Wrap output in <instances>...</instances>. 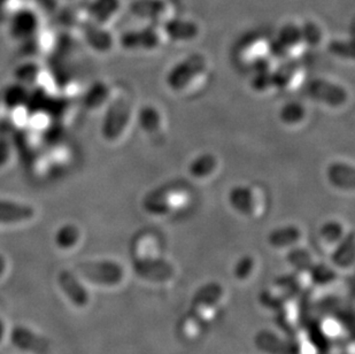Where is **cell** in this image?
<instances>
[{"instance_id": "4dcf8cb0", "label": "cell", "mask_w": 355, "mask_h": 354, "mask_svg": "<svg viewBox=\"0 0 355 354\" xmlns=\"http://www.w3.org/2000/svg\"><path fill=\"white\" fill-rule=\"evenodd\" d=\"M78 231L74 227H66L58 234V243L61 246H71L78 241Z\"/></svg>"}, {"instance_id": "3957f363", "label": "cell", "mask_w": 355, "mask_h": 354, "mask_svg": "<svg viewBox=\"0 0 355 354\" xmlns=\"http://www.w3.org/2000/svg\"><path fill=\"white\" fill-rule=\"evenodd\" d=\"M131 108L125 98H118L108 107L103 124V135L108 141L120 137L130 120Z\"/></svg>"}, {"instance_id": "ac0fdd59", "label": "cell", "mask_w": 355, "mask_h": 354, "mask_svg": "<svg viewBox=\"0 0 355 354\" xmlns=\"http://www.w3.org/2000/svg\"><path fill=\"white\" fill-rule=\"evenodd\" d=\"M138 124L148 134L157 133L161 127L160 112L150 105L143 107L138 113Z\"/></svg>"}, {"instance_id": "83f0119b", "label": "cell", "mask_w": 355, "mask_h": 354, "mask_svg": "<svg viewBox=\"0 0 355 354\" xmlns=\"http://www.w3.org/2000/svg\"><path fill=\"white\" fill-rule=\"evenodd\" d=\"M329 51L343 59H353L354 58L353 43L346 42V40H332L329 44Z\"/></svg>"}, {"instance_id": "f1b7e54d", "label": "cell", "mask_w": 355, "mask_h": 354, "mask_svg": "<svg viewBox=\"0 0 355 354\" xmlns=\"http://www.w3.org/2000/svg\"><path fill=\"white\" fill-rule=\"evenodd\" d=\"M251 87L253 90L261 92L267 90L270 87H274L272 81V71H255V75L251 81Z\"/></svg>"}, {"instance_id": "277c9868", "label": "cell", "mask_w": 355, "mask_h": 354, "mask_svg": "<svg viewBox=\"0 0 355 354\" xmlns=\"http://www.w3.org/2000/svg\"><path fill=\"white\" fill-rule=\"evenodd\" d=\"M78 271L84 278L94 283L114 285L120 283L123 278V271L121 266L112 261H99V262H84L78 264Z\"/></svg>"}, {"instance_id": "7402d4cb", "label": "cell", "mask_w": 355, "mask_h": 354, "mask_svg": "<svg viewBox=\"0 0 355 354\" xmlns=\"http://www.w3.org/2000/svg\"><path fill=\"white\" fill-rule=\"evenodd\" d=\"M344 234V228L342 224L336 221H329L325 222L320 229V237L322 241L328 243V244H338L342 241Z\"/></svg>"}, {"instance_id": "44dd1931", "label": "cell", "mask_w": 355, "mask_h": 354, "mask_svg": "<svg viewBox=\"0 0 355 354\" xmlns=\"http://www.w3.org/2000/svg\"><path fill=\"white\" fill-rule=\"evenodd\" d=\"M33 217L31 208H22L17 205H10V203L0 201V221L1 222H14V221L26 220Z\"/></svg>"}, {"instance_id": "1f68e13d", "label": "cell", "mask_w": 355, "mask_h": 354, "mask_svg": "<svg viewBox=\"0 0 355 354\" xmlns=\"http://www.w3.org/2000/svg\"><path fill=\"white\" fill-rule=\"evenodd\" d=\"M324 326V332L325 334L329 335V336L336 337V336H338L339 332H340L338 322H336V321H329V322L327 321Z\"/></svg>"}, {"instance_id": "8fae6325", "label": "cell", "mask_w": 355, "mask_h": 354, "mask_svg": "<svg viewBox=\"0 0 355 354\" xmlns=\"http://www.w3.org/2000/svg\"><path fill=\"white\" fill-rule=\"evenodd\" d=\"M267 239L274 248H293L302 239V230L293 224L284 226L270 231Z\"/></svg>"}, {"instance_id": "484cf974", "label": "cell", "mask_w": 355, "mask_h": 354, "mask_svg": "<svg viewBox=\"0 0 355 354\" xmlns=\"http://www.w3.org/2000/svg\"><path fill=\"white\" fill-rule=\"evenodd\" d=\"M204 327L205 324L201 323L200 321L193 317L191 313H189V315L182 321L181 331L182 334L189 339H196L200 336Z\"/></svg>"}, {"instance_id": "5bb4252c", "label": "cell", "mask_w": 355, "mask_h": 354, "mask_svg": "<svg viewBox=\"0 0 355 354\" xmlns=\"http://www.w3.org/2000/svg\"><path fill=\"white\" fill-rule=\"evenodd\" d=\"M59 283L76 306H85L87 303V292L71 273L62 271L59 276Z\"/></svg>"}, {"instance_id": "ba28073f", "label": "cell", "mask_w": 355, "mask_h": 354, "mask_svg": "<svg viewBox=\"0 0 355 354\" xmlns=\"http://www.w3.org/2000/svg\"><path fill=\"white\" fill-rule=\"evenodd\" d=\"M228 201L236 212L243 215H253L257 210L254 191L246 185H236L229 191Z\"/></svg>"}, {"instance_id": "603a6c76", "label": "cell", "mask_w": 355, "mask_h": 354, "mask_svg": "<svg viewBox=\"0 0 355 354\" xmlns=\"http://www.w3.org/2000/svg\"><path fill=\"white\" fill-rule=\"evenodd\" d=\"M288 261L298 271H311L314 266L312 255L305 248H293L290 250Z\"/></svg>"}, {"instance_id": "cb8c5ba5", "label": "cell", "mask_w": 355, "mask_h": 354, "mask_svg": "<svg viewBox=\"0 0 355 354\" xmlns=\"http://www.w3.org/2000/svg\"><path fill=\"white\" fill-rule=\"evenodd\" d=\"M87 40L98 51H107L112 47V36L108 31L101 27H91L87 31Z\"/></svg>"}, {"instance_id": "8992f818", "label": "cell", "mask_w": 355, "mask_h": 354, "mask_svg": "<svg viewBox=\"0 0 355 354\" xmlns=\"http://www.w3.org/2000/svg\"><path fill=\"white\" fill-rule=\"evenodd\" d=\"M173 3L171 0H137L131 5V12L138 17L150 20H166L171 19L173 13ZM164 21V22H166Z\"/></svg>"}, {"instance_id": "6da1fadb", "label": "cell", "mask_w": 355, "mask_h": 354, "mask_svg": "<svg viewBox=\"0 0 355 354\" xmlns=\"http://www.w3.org/2000/svg\"><path fill=\"white\" fill-rule=\"evenodd\" d=\"M207 68V60L202 54L195 53L180 61L168 71L166 83L173 91L184 90L192 81L204 73Z\"/></svg>"}, {"instance_id": "4fadbf2b", "label": "cell", "mask_w": 355, "mask_h": 354, "mask_svg": "<svg viewBox=\"0 0 355 354\" xmlns=\"http://www.w3.org/2000/svg\"><path fill=\"white\" fill-rule=\"evenodd\" d=\"M328 177L331 184L343 190H352L354 187V169L349 165L343 164V162L331 165L329 168Z\"/></svg>"}, {"instance_id": "52a82bcc", "label": "cell", "mask_w": 355, "mask_h": 354, "mask_svg": "<svg viewBox=\"0 0 355 354\" xmlns=\"http://www.w3.org/2000/svg\"><path fill=\"white\" fill-rule=\"evenodd\" d=\"M160 42V34L153 27L128 31L121 37L122 47L128 50H153L159 47Z\"/></svg>"}, {"instance_id": "4316f807", "label": "cell", "mask_w": 355, "mask_h": 354, "mask_svg": "<svg viewBox=\"0 0 355 354\" xmlns=\"http://www.w3.org/2000/svg\"><path fill=\"white\" fill-rule=\"evenodd\" d=\"M255 260L252 257H243L235 266V278L239 281H248L254 273Z\"/></svg>"}, {"instance_id": "d4e9b609", "label": "cell", "mask_w": 355, "mask_h": 354, "mask_svg": "<svg viewBox=\"0 0 355 354\" xmlns=\"http://www.w3.org/2000/svg\"><path fill=\"white\" fill-rule=\"evenodd\" d=\"M302 27V42L304 44L311 45V47H316L321 43L323 38V33L321 28L318 27V24L313 21H307L305 24L300 26Z\"/></svg>"}, {"instance_id": "836d02e7", "label": "cell", "mask_w": 355, "mask_h": 354, "mask_svg": "<svg viewBox=\"0 0 355 354\" xmlns=\"http://www.w3.org/2000/svg\"><path fill=\"white\" fill-rule=\"evenodd\" d=\"M1 335H3V326L0 323V338H1Z\"/></svg>"}, {"instance_id": "9c48e42d", "label": "cell", "mask_w": 355, "mask_h": 354, "mask_svg": "<svg viewBox=\"0 0 355 354\" xmlns=\"http://www.w3.org/2000/svg\"><path fill=\"white\" fill-rule=\"evenodd\" d=\"M12 341L19 348L36 354L50 353V343L26 328L17 327L12 330Z\"/></svg>"}, {"instance_id": "d6986e66", "label": "cell", "mask_w": 355, "mask_h": 354, "mask_svg": "<svg viewBox=\"0 0 355 354\" xmlns=\"http://www.w3.org/2000/svg\"><path fill=\"white\" fill-rule=\"evenodd\" d=\"M276 40L284 45L288 51H291L295 47H298L299 45L304 44L302 42V27L298 24H286L281 28V31L278 33V36Z\"/></svg>"}, {"instance_id": "d6a6232c", "label": "cell", "mask_w": 355, "mask_h": 354, "mask_svg": "<svg viewBox=\"0 0 355 354\" xmlns=\"http://www.w3.org/2000/svg\"><path fill=\"white\" fill-rule=\"evenodd\" d=\"M3 260H1V258H0V273H1V271H3Z\"/></svg>"}, {"instance_id": "f546056e", "label": "cell", "mask_w": 355, "mask_h": 354, "mask_svg": "<svg viewBox=\"0 0 355 354\" xmlns=\"http://www.w3.org/2000/svg\"><path fill=\"white\" fill-rule=\"evenodd\" d=\"M108 97V87L103 83H97L87 94V105L91 107L101 106Z\"/></svg>"}, {"instance_id": "9a60e30c", "label": "cell", "mask_w": 355, "mask_h": 354, "mask_svg": "<svg viewBox=\"0 0 355 354\" xmlns=\"http://www.w3.org/2000/svg\"><path fill=\"white\" fill-rule=\"evenodd\" d=\"M332 261L338 267H349L354 261V234L349 233L343 237L332 253Z\"/></svg>"}, {"instance_id": "ffe728a7", "label": "cell", "mask_w": 355, "mask_h": 354, "mask_svg": "<svg viewBox=\"0 0 355 354\" xmlns=\"http://www.w3.org/2000/svg\"><path fill=\"white\" fill-rule=\"evenodd\" d=\"M306 117L305 107L297 101H290L282 106L279 110V119L288 126H295L300 124Z\"/></svg>"}, {"instance_id": "30bf717a", "label": "cell", "mask_w": 355, "mask_h": 354, "mask_svg": "<svg viewBox=\"0 0 355 354\" xmlns=\"http://www.w3.org/2000/svg\"><path fill=\"white\" fill-rule=\"evenodd\" d=\"M164 34L175 42H189L195 40L199 34L197 24L185 19H168L164 24Z\"/></svg>"}, {"instance_id": "2e32d148", "label": "cell", "mask_w": 355, "mask_h": 354, "mask_svg": "<svg viewBox=\"0 0 355 354\" xmlns=\"http://www.w3.org/2000/svg\"><path fill=\"white\" fill-rule=\"evenodd\" d=\"M120 7L121 0H94L90 13L98 24H105L118 13Z\"/></svg>"}, {"instance_id": "e0dca14e", "label": "cell", "mask_w": 355, "mask_h": 354, "mask_svg": "<svg viewBox=\"0 0 355 354\" xmlns=\"http://www.w3.org/2000/svg\"><path fill=\"white\" fill-rule=\"evenodd\" d=\"M216 166H218L216 158L213 154L204 153L191 161V164L189 166V171L196 178H205L216 169Z\"/></svg>"}, {"instance_id": "7c38bea8", "label": "cell", "mask_w": 355, "mask_h": 354, "mask_svg": "<svg viewBox=\"0 0 355 354\" xmlns=\"http://www.w3.org/2000/svg\"><path fill=\"white\" fill-rule=\"evenodd\" d=\"M300 74H302V67L299 62L295 60L284 61L277 69L272 71L274 87L281 90L288 89L295 82V77L300 76Z\"/></svg>"}, {"instance_id": "5b68a950", "label": "cell", "mask_w": 355, "mask_h": 354, "mask_svg": "<svg viewBox=\"0 0 355 354\" xmlns=\"http://www.w3.org/2000/svg\"><path fill=\"white\" fill-rule=\"evenodd\" d=\"M309 94L313 99L330 107L343 106L347 101V91L342 85L325 78H314L311 81Z\"/></svg>"}, {"instance_id": "7a4b0ae2", "label": "cell", "mask_w": 355, "mask_h": 354, "mask_svg": "<svg viewBox=\"0 0 355 354\" xmlns=\"http://www.w3.org/2000/svg\"><path fill=\"white\" fill-rule=\"evenodd\" d=\"M223 298V289L220 284L211 283L201 287L192 303L191 314L202 324H207L218 314Z\"/></svg>"}]
</instances>
